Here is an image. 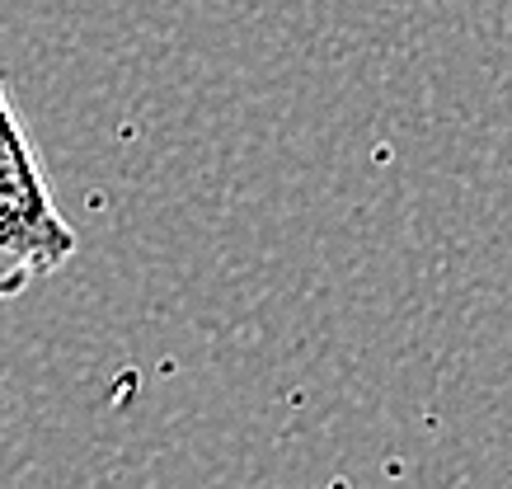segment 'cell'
<instances>
[{
	"label": "cell",
	"mask_w": 512,
	"mask_h": 489,
	"mask_svg": "<svg viewBox=\"0 0 512 489\" xmlns=\"http://www.w3.org/2000/svg\"><path fill=\"white\" fill-rule=\"evenodd\" d=\"M71 250L76 236L47 198L33 146L10 109L0 76V297L19 292L33 273L62 269Z\"/></svg>",
	"instance_id": "1"
}]
</instances>
